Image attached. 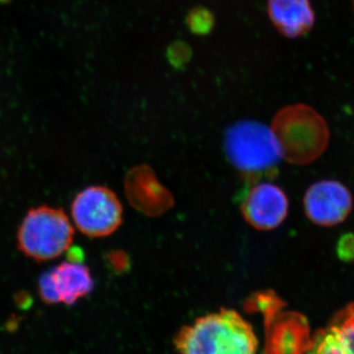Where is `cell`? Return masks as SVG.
<instances>
[{
	"instance_id": "cell-4",
	"label": "cell",
	"mask_w": 354,
	"mask_h": 354,
	"mask_svg": "<svg viewBox=\"0 0 354 354\" xmlns=\"http://www.w3.org/2000/svg\"><path fill=\"white\" fill-rule=\"evenodd\" d=\"M73 237L74 228L62 209L41 206L26 215L18 230L17 241L27 257L46 262L68 250Z\"/></svg>"
},
{
	"instance_id": "cell-9",
	"label": "cell",
	"mask_w": 354,
	"mask_h": 354,
	"mask_svg": "<svg viewBox=\"0 0 354 354\" xmlns=\"http://www.w3.org/2000/svg\"><path fill=\"white\" fill-rule=\"evenodd\" d=\"M267 325L265 354H304L307 349L300 346L306 335V319L293 312H274L265 317Z\"/></svg>"
},
{
	"instance_id": "cell-12",
	"label": "cell",
	"mask_w": 354,
	"mask_h": 354,
	"mask_svg": "<svg viewBox=\"0 0 354 354\" xmlns=\"http://www.w3.org/2000/svg\"><path fill=\"white\" fill-rule=\"evenodd\" d=\"M186 25L193 35L204 37L213 32L216 25L213 12L205 7L191 9L186 17Z\"/></svg>"
},
{
	"instance_id": "cell-15",
	"label": "cell",
	"mask_w": 354,
	"mask_h": 354,
	"mask_svg": "<svg viewBox=\"0 0 354 354\" xmlns=\"http://www.w3.org/2000/svg\"><path fill=\"white\" fill-rule=\"evenodd\" d=\"M353 8H354V0H353Z\"/></svg>"
},
{
	"instance_id": "cell-11",
	"label": "cell",
	"mask_w": 354,
	"mask_h": 354,
	"mask_svg": "<svg viewBox=\"0 0 354 354\" xmlns=\"http://www.w3.org/2000/svg\"><path fill=\"white\" fill-rule=\"evenodd\" d=\"M305 354H354V302L316 333Z\"/></svg>"
},
{
	"instance_id": "cell-3",
	"label": "cell",
	"mask_w": 354,
	"mask_h": 354,
	"mask_svg": "<svg viewBox=\"0 0 354 354\" xmlns=\"http://www.w3.org/2000/svg\"><path fill=\"white\" fill-rule=\"evenodd\" d=\"M225 150L235 169L251 180L274 176L283 158L271 127L254 120L239 121L228 128Z\"/></svg>"
},
{
	"instance_id": "cell-8",
	"label": "cell",
	"mask_w": 354,
	"mask_h": 354,
	"mask_svg": "<svg viewBox=\"0 0 354 354\" xmlns=\"http://www.w3.org/2000/svg\"><path fill=\"white\" fill-rule=\"evenodd\" d=\"M241 212L247 223L256 230H274L281 225L288 216V197L279 186L258 183L244 198Z\"/></svg>"
},
{
	"instance_id": "cell-1",
	"label": "cell",
	"mask_w": 354,
	"mask_h": 354,
	"mask_svg": "<svg viewBox=\"0 0 354 354\" xmlns=\"http://www.w3.org/2000/svg\"><path fill=\"white\" fill-rule=\"evenodd\" d=\"M179 354H257L252 326L232 309H221L196 319L174 339Z\"/></svg>"
},
{
	"instance_id": "cell-6",
	"label": "cell",
	"mask_w": 354,
	"mask_h": 354,
	"mask_svg": "<svg viewBox=\"0 0 354 354\" xmlns=\"http://www.w3.org/2000/svg\"><path fill=\"white\" fill-rule=\"evenodd\" d=\"M90 270L75 261L62 262L39 279V293L46 304H75L94 290Z\"/></svg>"
},
{
	"instance_id": "cell-10",
	"label": "cell",
	"mask_w": 354,
	"mask_h": 354,
	"mask_svg": "<svg viewBox=\"0 0 354 354\" xmlns=\"http://www.w3.org/2000/svg\"><path fill=\"white\" fill-rule=\"evenodd\" d=\"M267 12L274 29L286 39L306 36L316 23L310 0H268Z\"/></svg>"
},
{
	"instance_id": "cell-2",
	"label": "cell",
	"mask_w": 354,
	"mask_h": 354,
	"mask_svg": "<svg viewBox=\"0 0 354 354\" xmlns=\"http://www.w3.org/2000/svg\"><path fill=\"white\" fill-rule=\"evenodd\" d=\"M271 129L278 141L281 158L290 164H312L329 146V125L308 104H290L279 109L272 121Z\"/></svg>"
},
{
	"instance_id": "cell-5",
	"label": "cell",
	"mask_w": 354,
	"mask_h": 354,
	"mask_svg": "<svg viewBox=\"0 0 354 354\" xmlns=\"http://www.w3.org/2000/svg\"><path fill=\"white\" fill-rule=\"evenodd\" d=\"M76 227L88 237L113 234L122 223V205L115 193L104 186H91L77 195L71 207Z\"/></svg>"
},
{
	"instance_id": "cell-13",
	"label": "cell",
	"mask_w": 354,
	"mask_h": 354,
	"mask_svg": "<svg viewBox=\"0 0 354 354\" xmlns=\"http://www.w3.org/2000/svg\"><path fill=\"white\" fill-rule=\"evenodd\" d=\"M193 51L191 46L183 41H176L169 44L167 50V59L174 68L183 69L191 62Z\"/></svg>"
},
{
	"instance_id": "cell-14",
	"label": "cell",
	"mask_w": 354,
	"mask_h": 354,
	"mask_svg": "<svg viewBox=\"0 0 354 354\" xmlns=\"http://www.w3.org/2000/svg\"><path fill=\"white\" fill-rule=\"evenodd\" d=\"M337 256L344 262L354 263V234H346L339 239L337 246Z\"/></svg>"
},
{
	"instance_id": "cell-7",
	"label": "cell",
	"mask_w": 354,
	"mask_h": 354,
	"mask_svg": "<svg viewBox=\"0 0 354 354\" xmlns=\"http://www.w3.org/2000/svg\"><path fill=\"white\" fill-rule=\"evenodd\" d=\"M353 195L348 188L335 180L312 184L304 196L307 218L320 227H335L346 221L353 209Z\"/></svg>"
}]
</instances>
